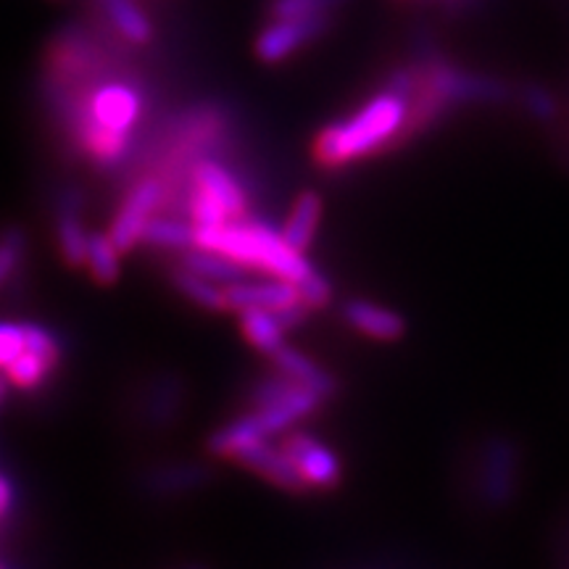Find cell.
<instances>
[{"label": "cell", "instance_id": "4", "mask_svg": "<svg viewBox=\"0 0 569 569\" xmlns=\"http://www.w3.org/2000/svg\"><path fill=\"white\" fill-rule=\"evenodd\" d=\"M88 109L90 113L84 117L82 124H96L130 138V130L140 117V96L130 84L111 82L92 92Z\"/></svg>", "mask_w": 569, "mask_h": 569}, {"label": "cell", "instance_id": "18", "mask_svg": "<svg viewBox=\"0 0 569 569\" xmlns=\"http://www.w3.org/2000/svg\"><path fill=\"white\" fill-rule=\"evenodd\" d=\"M59 246L61 256L69 267L80 269L88 264V251H90V238L84 234L77 213H61L59 217Z\"/></svg>", "mask_w": 569, "mask_h": 569}, {"label": "cell", "instance_id": "1", "mask_svg": "<svg viewBox=\"0 0 569 569\" xmlns=\"http://www.w3.org/2000/svg\"><path fill=\"white\" fill-rule=\"evenodd\" d=\"M196 246L230 256L232 261H238L246 269H259V272L280 277V280L293 284L315 274V267L303 259V251L290 246L282 232L277 234L272 227L261 222L196 227Z\"/></svg>", "mask_w": 569, "mask_h": 569}, {"label": "cell", "instance_id": "10", "mask_svg": "<svg viewBox=\"0 0 569 569\" xmlns=\"http://www.w3.org/2000/svg\"><path fill=\"white\" fill-rule=\"evenodd\" d=\"M346 322L377 340H396L403 336V319L396 311L382 309L369 301H348L343 309Z\"/></svg>", "mask_w": 569, "mask_h": 569}, {"label": "cell", "instance_id": "19", "mask_svg": "<svg viewBox=\"0 0 569 569\" xmlns=\"http://www.w3.org/2000/svg\"><path fill=\"white\" fill-rule=\"evenodd\" d=\"M119 248L111 240V234H92L90 251H88V267L96 282L111 284L119 280Z\"/></svg>", "mask_w": 569, "mask_h": 569}, {"label": "cell", "instance_id": "20", "mask_svg": "<svg viewBox=\"0 0 569 569\" xmlns=\"http://www.w3.org/2000/svg\"><path fill=\"white\" fill-rule=\"evenodd\" d=\"M174 284L182 290L184 296L190 298V301H196L198 306H203V309H211V311L230 309V306H227V293H224V290L213 288L211 280H206V277H198V274L188 272V269L180 267L174 272Z\"/></svg>", "mask_w": 569, "mask_h": 569}, {"label": "cell", "instance_id": "15", "mask_svg": "<svg viewBox=\"0 0 569 569\" xmlns=\"http://www.w3.org/2000/svg\"><path fill=\"white\" fill-rule=\"evenodd\" d=\"M103 9L109 13L111 24L117 27L119 34L130 42H148L153 34L151 21L138 9L134 0H103Z\"/></svg>", "mask_w": 569, "mask_h": 569}, {"label": "cell", "instance_id": "17", "mask_svg": "<svg viewBox=\"0 0 569 569\" xmlns=\"http://www.w3.org/2000/svg\"><path fill=\"white\" fill-rule=\"evenodd\" d=\"M56 367V361L48 359V356L34 353L30 348H24L17 359L6 367V375H9V382L21 388V390H34L46 382V377L51 375V369Z\"/></svg>", "mask_w": 569, "mask_h": 569}, {"label": "cell", "instance_id": "2", "mask_svg": "<svg viewBox=\"0 0 569 569\" xmlns=\"http://www.w3.org/2000/svg\"><path fill=\"white\" fill-rule=\"evenodd\" d=\"M407 98L403 92L390 90L369 101L359 113L346 122L327 127L317 138L315 156L322 167H343V163L361 159V156L377 151L390 138L401 132L407 122Z\"/></svg>", "mask_w": 569, "mask_h": 569}, {"label": "cell", "instance_id": "25", "mask_svg": "<svg viewBox=\"0 0 569 569\" xmlns=\"http://www.w3.org/2000/svg\"><path fill=\"white\" fill-rule=\"evenodd\" d=\"M21 248H24V238H21L19 230H9L3 240V251H0V277L9 280L13 274V267L21 259Z\"/></svg>", "mask_w": 569, "mask_h": 569}, {"label": "cell", "instance_id": "26", "mask_svg": "<svg viewBox=\"0 0 569 569\" xmlns=\"http://www.w3.org/2000/svg\"><path fill=\"white\" fill-rule=\"evenodd\" d=\"M525 101H528V109L536 113L538 119H551L553 113H557V101H553L549 90L543 88H530L528 96H525Z\"/></svg>", "mask_w": 569, "mask_h": 569}, {"label": "cell", "instance_id": "6", "mask_svg": "<svg viewBox=\"0 0 569 569\" xmlns=\"http://www.w3.org/2000/svg\"><path fill=\"white\" fill-rule=\"evenodd\" d=\"M282 451L296 461L306 482L315 488H332L340 480V465L332 457L330 448H325L317 438L296 432L282 443Z\"/></svg>", "mask_w": 569, "mask_h": 569}, {"label": "cell", "instance_id": "24", "mask_svg": "<svg viewBox=\"0 0 569 569\" xmlns=\"http://www.w3.org/2000/svg\"><path fill=\"white\" fill-rule=\"evenodd\" d=\"M21 351H24V325L6 322L0 330V361H3V367H9Z\"/></svg>", "mask_w": 569, "mask_h": 569}, {"label": "cell", "instance_id": "9", "mask_svg": "<svg viewBox=\"0 0 569 569\" xmlns=\"http://www.w3.org/2000/svg\"><path fill=\"white\" fill-rule=\"evenodd\" d=\"M193 184L198 190H203L206 196H211L222 209L230 213L232 222L246 217L248 198L240 188L238 180L227 172L224 167H219L217 161H201L193 172Z\"/></svg>", "mask_w": 569, "mask_h": 569}, {"label": "cell", "instance_id": "12", "mask_svg": "<svg viewBox=\"0 0 569 569\" xmlns=\"http://www.w3.org/2000/svg\"><path fill=\"white\" fill-rule=\"evenodd\" d=\"M180 264L188 272H193L198 277H206L211 282H243V277L248 274V269L238 261H232L230 256H222L217 251H209V248H193V251H182Z\"/></svg>", "mask_w": 569, "mask_h": 569}, {"label": "cell", "instance_id": "27", "mask_svg": "<svg viewBox=\"0 0 569 569\" xmlns=\"http://www.w3.org/2000/svg\"><path fill=\"white\" fill-rule=\"evenodd\" d=\"M0 493H3V498H0V511H3V519H9L11 509H13V486H11L9 475L0 480Z\"/></svg>", "mask_w": 569, "mask_h": 569}, {"label": "cell", "instance_id": "3", "mask_svg": "<svg viewBox=\"0 0 569 569\" xmlns=\"http://www.w3.org/2000/svg\"><path fill=\"white\" fill-rule=\"evenodd\" d=\"M163 201V184L159 180H142L132 188L127 196L122 209H119L117 219L111 224V240L122 253L132 251L142 240V230L153 219V211L159 209Z\"/></svg>", "mask_w": 569, "mask_h": 569}, {"label": "cell", "instance_id": "8", "mask_svg": "<svg viewBox=\"0 0 569 569\" xmlns=\"http://www.w3.org/2000/svg\"><path fill=\"white\" fill-rule=\"evenodd\" d=\"M234 459L243 461L246 467H251L253 472H259L261 478H267L269 482H274V486L280 488L303 490L309 486L296 461L290 459L282 448L269 446L267 440H256V443L246 446Z\"/></svg>", "mask_w": 569, "mask_h": 569}, {"label": "cell", "instance_id": "14", "mask_svg": "<svg viewBox=\"0 0 569 569\" xmlns=\"http://www.w3.org/2000/svg\"><path fill=\"white\" fill-rule=\"evenodd\" d=\"M240 325H243V336L248 338V343L259 348L261 353L272 356L277 348H280L284 340H282V332L284 327L280 319H277V311H269V309H246L240 311Z\"/></svg>", "mask_w": 569, "mask_h": 569}, {"label": "cell", "instance_id": "5", "mask_svg": "<svg viewBox=\"0 0 569 569\" xmlns=\"http://www.w3.org/2000/svg\"><path fill=\"white\" fill-rule=\"evenodd\" d=\"M327 17H306V19H277L269 24L256 40V53L269 63H277L296 53L306 42L317 40L325 32Z\"/></svg>", "mask_w": 569, "mask_h": 569}, {"label": "cell", "instance_id": "22", "mask_svg": "<svg viewBox=\"0 0 569 569\" xmlns=\"http://www.w3.org/2000/svg\"><path fill=\"white\" fill-rule=\"evenodd\" d=\"M190 213H193L196 227H222L230 224V213H227L222 206L213 201L211 196H206L203 190H193V198H190Z\"/></svg>", "mask_w": 569, "mask_h": 569}, {"label": "cell", "instance_id": "13", "mask_svg": "<svg viewBox=\"0 0 569 569\" xmlns=\"http://www.w3.org/2000/svg\"><path fill=\"white\" fill-rule=\"evenodd\" d=\"M319 217H322V201L317 193H303L298 198L293 211H290L288 222H284V240L298 251H306L317 234Z\"/></svg>", "mask_w": 569, "mask_h": 569}, {"label": "cell", "instance_id": "11", "mask_svg": "<svg viewBox=\"0 0 569 569\" xmlns=\"http://www.w3.org/2000/svg\"><path fill=\"white\" fill-rule=\"evenodd\" d=\"M272 361L284 377L301 382V386H306V388L317 390L319 396L327 398V396L336 393V380H332V377L327 372H322V369H319L315 361L306 359L301 351H296V348L282 343L272 353Z\"/></svg>", "mask_w": 569, "mask_h": 569}, {"label": "cell", "instance_id": "23", "mask_svg": "<svg viewBox=\"0 0 569 569\" xmlns=\"http://www.w3.org/2000/svg\"><path fill=\"white\" fill-rule=\"evenodd\" d=\"M298 293H301V301L309 306V309H322V306L330 303L332 288L322 274L315 272L306 277L303 282H298Z\"/></svg>", "mask_w": 569, "mask_h": 569}, {"label": "cell", "instance_id": "7", "mask_svg": "<svg viewBox=\"0 0 569 569\" xmlns=\"http://www.w3.org/2000/svg\"><path fill=\"white\" fill-rule=\"evenodd\" d=\"M227 293V306L234 311L246 309H269L280 311L301 301L298 284L274 277L272 282H232Z\"/></svg>", "mask_w": 569, "mask_h": 569}, {"label": "cell", "instance_id": "21", "mask_svg": "<svg viewBox=\"0 0 569 569\" xmlns=\"http://www.w3.org/2000/svg\"><path fill=\"white\" fill-rule=\"evenodd\" d=\"M343 0H274V19H306V17H327V11L336 9Z\"/></svg>", "mask_w": 569, "mask_h": 569}, {"label": "cell", "instance_id": "16", "mask_svg": "<svg viewBox=\"0 0 569 569\" xmlns=\"http://www.w3.org/2000/svg\"><path fill=\"white\" fill-rule=\"evenodd\" d=\"M140 243L153 248H169V251H188L196 246V227H188L177 219H151L142 230Z\"/></svg>", "mask_w": 569, "mask_h": 569}, {"label": "cell", "instance_id": "28", "mask_svg": "<svg viewBox=\"0 0 569 569\" xmlns=\"http://www.w3.org/2000/svg\"><path fill=\"white\" fill-rule=\"evenodd\" d=\"M3 569H11V567H9V565H3Z\"/></svg>", "mask_w": 569, "mask_h": 569}]
</instances>
